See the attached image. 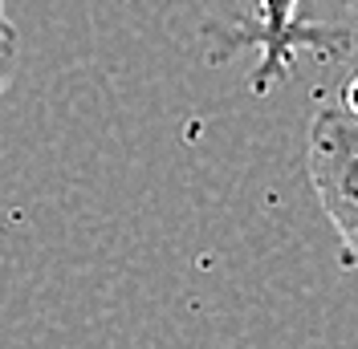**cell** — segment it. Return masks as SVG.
I'll list each match as a JSON object with an SVG mask.
<instances>
[{"mask_svg": "<svg viewBox=\"0 0 358 349\" xmlns=\"http://www.w3.org/2000/svg\"><path fill=\"white\" fill-rule=\"evenodd\" d=\"M212 61L232 53H257V69L248 73L252 94H273L293 69L297 53H317L330 61H350V29H330L317 21H301V0H252V13L232 24H212Z\"/></svg>", "mask_w": 358, "mask_h": 349, "instance_id": "1", "label": "cell"}, {"mask_svg": "<svg viewBox=\"0 0 358 349\" xmlns=\"http://www.w3.org/2000/svg\"><path fill=\"white\" fill-rule=\"evenodd\" d=\"M306 171H310L317 207L338 236L342 264L350 268L358 248V110L350 66H342V82H338L334 98L313 106L310 134H306Z\"/></svg>", "mask_w": 358, "mask_h": 349, "instance_id": "2", "label": "cell"}, {"mask_svg": "<svg viewBox=\"0 0 358 349\" xmlns=\"http://www.w3.org/2000/svg\"><path fill=\"white\" fill-rule=\"evenodd\" d=\"M17 61H21L17 33H4V37H0V98H4V89H8L13 73H17Z\"/></svg>", "mask_w": 358, "mask_h": 349, "instance_id": "3", "label": "cell"}, {"mask_svg": "<svg viewBox=\"0 0 358 349\" xmlns=\"http://www.w3.org/2000/svg\"><path fill=\"white\" fill-rule=\"evenodd\" d=\"M4 33H17V29L8 24V13H4V0H0V37H4Z\"/></svg>", "mask_w": 358, "mask_h": 349, "instance_id": "4", "label": "cell"}]
</instances>
